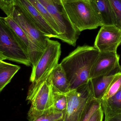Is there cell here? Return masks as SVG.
I'll return each mask as SVG.
<instances>
[{"label": "cell", "instance_id": "17", "mask_svg": "<svg viewBox=\"0 0 121 121\" xmlns=\"http://www.w3.org/2000/svg\"><path fill=\"white\" fill-rule=\"evenodd\" d=\"M30 3L36 9L38 12L43 17L46 22L51 27V28L60 36H61L59 30L57 23L52 16L38 0H28Z\"/></svg>", "mask_w": 121, "mask_h": 121}, {"label": "cell", "instance_id": "25", "mask_svg": "<svg viewBox=\"0 0 121 121\" xmlns=\"http://www.w3.org/2000/svg\"><path fill=\"white\" fill-rule=\"evenodd\" d=\"M104 121H121V113L117 114Z\"/></svg>", "mask_w": 121, "mask_h": 121}, {"label": "cell", "instance_id": "5", "mask_svg": "<svg viewBox=\"0 0 121 121\" xmlns=\"http://www.w3.org/2000/svg\"><path fill=\"white\" fill-rule=\"evenodd\" d=\"M49 74L37 82L32 83L29 87L26 100L31 106L28 118L53 106L52 86L48 81Z\"/></svg>", "mask_w": 121, "mask_h": 121}, {"label": "cell", "instance_id": "22", "mask_svg": "<svg viewBox=\"0 0 121 121\" xmlns=\"http://www.w3.org/2000/svg\"><path fill=\"white\" fill-rule=\"evenodd\" d=\"M115 15V26L121 29V0H110Z\"/></svg>", "mask_w": 121, "mask_h": 121}, {"label": "cell", "instance_id": "1", "mask_svg": "<svg viewBox=\"0 0 121 121\" xmlns=\"http://www.w3.org/2000/svg\"><path fill=\"white\" fill-rule=\"evenodd\" d=\"M100 54L94 47L79 46L60 64L66 74L71 90L89 82L92 67Z\"/></svg>", "mask_w": 121, "mask_h": 121}, {"label": "cell", "instance_id": "18", "mask_svg": "<svg viewBox=\"0 0 121 121\" xmlns=\"http://www.w3.org/2000/svg\"><path fill=\"white\" fill-rule=\"evenodd\" d=\"M3 18L9 26L20 40L28 54L30 42L25 33L21 27L14 20L12 17L11 16H7L3 17Z\"/></svg>", "mask_w": 121, "mask_h": 121}, {"label": "cell", "instance_id": "11", "mask_svg": "<svg viewBox=\"0 0 121 121\" xmlns=\"http://www.w3.org/2000/svg\"><path fill=\"white\" fill-rule=\"evenodd\" d=\"M103 26L115 25V16L110 0H89Z\"/></svg>", "mask_w": 121, "mask_h": 121}, {"label": "cell", "instance_id": "9", "mask_svg": "<svg viewBox=\"0 0 121 121\" xmlns=\"http://www.w3.org/2000/svg\"><path fill=\"white\" fill-rule=\"evenodd\" d=\"M119 59L117 53L100 52L92 68L90 79L121 72Z\"/></svg>", "mask_w": 121, "mask_h": 121}, {"label": "cell", "instance_id": "16", "mask_svg": "<svg viewBox=\"0 0 121 121\" xmlns=\"http://www.w3.org/2000/svg\"><path fill=\"white\" fill-rule=\"evenodd\" d=\"M64 112L56 110L53 106L28 119V121H57L63 119Z\"/></svg>", "mask_w": 121, "mask_h": 121}, {"label": "cell", "instance_id": "6", "mask_svg": "<svg viewBox=\"0 0 121 121\" xmlns=\"http://www.w3.org/2000/svg\"><path fill=\"white\" fill-rule=\"evenodd\" d=\"M61 53L60 43L49 39L36 64L32 67L30 82H37L49 74L58 65Z\"/></svg>", "mask_w": 121, "mask_h": 121}, {"label": "cell", "instance_id": "20", "mask_svg": "<svg viewBox=\"0 0 121 121\" xmlns=\"http://www.w3.org/2000/svg\"><path fill=\"white\" fill-rule=\"evenodd\" d=\"M53 107L56 110L64 112L67 106V95L59 92L52 87Z\"/></svg>", "mask_w": 121, "mask_h": 121}, {"label": "cell", "instance_id": "4", "mask_svg": "<svg viewBox=\"0 0 121 121\" xmlns=\"http://www.w3.org/2000/svg\"><path fill=\"white\" fill-rule=\"evenodd\" d=\"M27 35L30 42L28 55L32 67L35 66L50 38L45 36L22 13L14 6L10 15Z\"/></svg>", "mask_w": 121, "mask_h": 121}, {"label": "cell", "instance_id": "23", "mask_svg": "<svg viewBox=\"0 0 121 121\" xmlns=\"http://www.w3.org/2000/svg\"><path fill=\"white\" fill-rule=\"evenodd\" d=\"M14 6V0H0L1 9L7 16L10 15L11 11Z\"/></svg>", "mask_w": 121, "mask_h": 121}, {"label": "cell", "instance_id": "7", "mask_svg": "<svg viewBox=\"0 0 121 121\" xmlns=\"http://www.w3.org/2000/svg\"><path fill=\"white\" fill-rule=\"evenodd\" d=\"M66 95L67 106L63 121H80L86 105L93 97L90 80L86 84L71 90Z\"/></svg>", "mask_w": 121, "mask_h": 121}, {"label": "cell", "instance_id": "24", "mask_svg": "<svg viewBox=\"0 0 121 121\" xmlns=\"http://www.w3.org/2000/svg\"><path fill=\"white\" fill-rule=\"evenodd\" d=\"M104 114L101 107L94 113L89 121H103Z\"/></svg>", "mask_w": 121, "mask_h": 121}, {"label": "cell", "instance_id": "13", "mask_svg": "<svg viewBox=\"0 0 121 121\" xmlns=\"http://www.w3.org/2000/svg\"><path fill=\"white\" fill-rule=\"evenodd\" d=\"M117 73H114L108 75H103L90 79L94 98L101 100L114 77L115 74Z\"/></svg>", "mask_w": 121, "mask_h": 121}, {"label": "cell", "instance_id": "10", "mask_svg": "<svg viewBox=\"0 0 121 121\" xmlns=\"http://www.w3.org/2000/svg\"><path fill=\"white\" fill-rule=\"evenodd\" d=\"M14 4L45 36L60 39V36L51 28L28 0H14Z\"/></svg>", "mask_w": 121, "mask_h": 121}, {"label": "cell", "instance_id": "19", "mask_svg": "<svg viewBox=\"0 0 121 121\" xmlns=\"http://www.w3.org/2000/svg\"><path fill=\"white\" fill-rule=\"evenodd\" d=\"M102 107V101L92 97L86 105L80 121H89L94 113Z\"/></svg>", "mask_w": 121, "mask_h": 121}, {"label": "cell", "instance_id": "15", "mask_svg": "<svg viewBox=\"0 0 121 121\" xmlns=\"http://www.w3.org/2000/svg\"><path fill=\"white\" fill-rule=\"evenodd\" d=\"M21 67L18 65L0 60V92L11 81Z\"/></svg>", "mask_w": 121, "mask_h": 121}, {"label": "cell", "instance_id": "8", "mask_svg": "<svg viewBox=\"0 0 121 121\" xmlns=\"http://www.w3.org/2000/svg\"><path fill=\"white\" fill-rule=\"evenodd\" d=\"M121 44V28L115 25H104L99 30L94 47L100 52L117 53Z\"/></svg>", "mask_w": 121, "mask_h": 121}, {"label": "cell", "instance_id": "21", "mask_svg": "<svg viewBox=\"0 0 121 121\" xmlns=\"http://www.w3.org/2000/svg\"><path fill=\"white\" fill-rule=\"evenodd\" d=\"M121 89V71L116 73L101 101H105L113 96Z\"/></svg>", "mask_w": 121, "mask_h": 121}, {"label": "cell", "instance_id": "26", "mask_svg": "<svg viewBox=\"0 0 121 121\" xmlns=\"http://www.w3.org/2000/svg\"><path fill=\"white\" fill-rule=\"evenodd\" d=\"M43 0L48 4H54V1L53 0Z\"/></svg>", "mask_w": 121, "mask_h": 121}, {"label": "cell", "instance_id": "3", "mask_svg": "<svg viewBox=\"0 0 121 121\" xmlns=\"http://www.w3.org/2000/svg\"><path fill=\"white\" fill-rule=\"evenodd\" d=\"M8 60L31 66L32 63L23 45L3 17L0 18V60Z\"/></svg>", "mask_w": 121, "mask_h": 121}, {"label": "cell", "instance_id": "12", "mask_svg": "<svg viewBox=\"0 0 121 121\" xmlns=\"http://www.w3.org/2000/svg\"><path fill=\"white\" fill-rule=\"evenodd\" d=\"M48 81L54 89L60 93L67 94L71 91L69 83L60 63L51 71Z\"/></svg>", "mask_w": 121, "mask_h": 121}, {"label": "cell", "instance_id": "27", "mask_svg": "<svg viewBox=\"0 0 121 121\" xmlns=\"http://www.w3.org/2000/svg\"><path fill=\"white\" fill-rule=\"evenodd\" d=\"M58 0H54V1H55V2L56 3H57V2L58 1Z\"/></svg>", "mask_w": 121, "mask_h": 121}, {"label": "cell", "instance_id": "2", "mask_svg": "<svg viewBox=\"0 0 121 121\" xmlns=\"http://www.w3.org/2000/svg\"><path fill=\"white\" fill-rule=\"evenodd\" d=\"M65 20L80 32L103 26L89 0H58Z\"/></svg>", "mask_w": 121, "mask_h": 121}, {"label": "cell", "instance_id": "14", "mask_svg": "<svg viewBox=\"0 0 121 121\" xmlns=\"http://www.w3.org/2000/svg\"><path fill=\"white\" fill-rule=\"evenodd\" d=\"M102 107L105 116L104 120L121 113V89L108 99L102 101Z\"/></svg>", "mask_w": 121, "mask_h": 121}, {"label": "cell", "instance_id": "28", "mask_svg": "<svg viewBox=\"0 0 121 121\" xmlns=\"http://www.w3.org/2000/svg\"><path fill=\"white\" fill-rule=\"evenodd\" d=\"M63 121V119H62V120H59V121Z\"/></svg>", "mask_w": 121, "mask_h": 121}]
</instances>
